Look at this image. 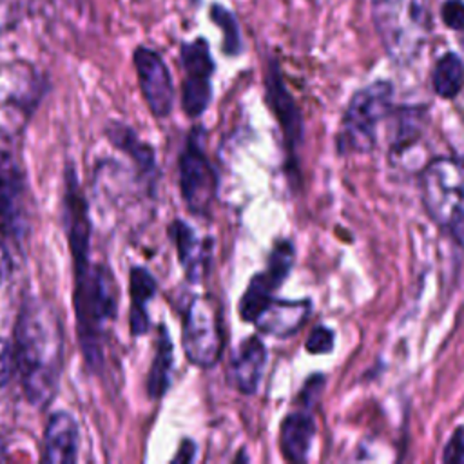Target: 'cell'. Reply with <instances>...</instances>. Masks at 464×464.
Instances as JSON below:
<instances>
[{"mask_svg":"<svg viewBox=\"0 0 464 464\" xmlns=\"http://www.w3.org/2000/svg\"><path fill=\"white\" fill-rule=\"evenodd\" d=\"M310 314L308 301H279L270 299L268 304L256 317L254 324L270 335L285 337L297 332Z\"/></svg>","mask_w":464,"mask_h":464,"instance_id":"8fae6325","label":"cell"},{"mask_svg":"<svg viewBox=\"0 0 464 464\" xmlns=\"http://www.w3.org/2000/svg\"><path fill=\"white\" fill-rule=\"evenodd\" d=\"M118 306V285L111 270L89 261L74 263V310L82 352L91 368L102 362V339Z\"/></svg>","mask_w":464,"mask_h":464,"instance_id":"7a4b0ae2","label":"cell"},{"mask_svg":"<svg viewBox=\"0 0 464 464\" xmlns=\"http://www.w3.org/2000/svg\"><path fill=\"white\" fill-rule=\"evenodd\" d=\"M25 0H0V27L13 24L24 11Z\"/></svg>","mask_w":464,"mask_h":464,"instance_id":"f1b7e54d","label":"cell"},{"mask_svg":"<svg viewBox=\"0 0 464 464\" xmlns=\"http://www.w3.org/2000/svg\"><path fill=\"white\" fill-rule=\"evenodd\" d=\"M172 341L169 337V332L165 326L160 328L158 343H156V353L152 359V366L147 379V392L152 399H160L169 384H170V373H172Z\"/></svg>","mask_w":464,"mask_h":464,"instance_id":"2e32d148","label":"cell"},{"mask_svg":"<svg viewBox=\"0 0 464 464\" xmlns=\"http://www.w3.org/2000/svg\"><path fill=\"white\" fill-rule=\"evenodd\" d=\"M440 16L450 29H464V2L462 0H446L440 5Z\"/></svg>","mask_w":464,"mask_h":464,"instance_id":"484cf974","label":"cell"},{"mask_svg":"<svg viewBox=\"0 0 464 464\" xmlns=\"http://www.w3.org/2000/svg\"><path fill=\"white\" fill-rule=\"evenodd\" d=\"M179 187L187 207L207 216L216 199V174L198 143L188 141L179 156Z\"/></svg>","mask_w":464,"mask_h":464,"instance_id":"52a82bcc","label":"cell"},{"mask_svg":"<svg viewBox=\"0 0 464 464\" xmlns=\"http://www.w3.org/2000/svg\"><path fill=\"white\" fill-rule=\"evenodd\" d=\"M442 460L444 462H464V428L455 430L453 437L446 444Z\"/></svg>","mask_w":464,"mask_h":464,"instance_id":"83f0119b","label":"cell"},{"mask_svg":"<svg viewBox=\"0 0 464 464\" xmlns=\"http://www.w3.org/2000/svg\"><path fill=\"white\" fill-rule=\"evenodd\" d=\"M372 18L386 53L411 60L430 31V0H372Z\"/></svg>","mask_w":464,"mask_h":464,"instance_id":"3957f363","label":"cell"},{"mask_svg":"<svg viewBox=\"0 0 464 464\" xmlns=\"http://www.w3.org/2000/svg\"><path fill=\"white\" fill-rule=\"evenodd\" d=\"M420 190L433 221L464 246V163L433 160L420 174Z\"/></svg>","mask_w":464,"mask_h":464,"instance_id":"277c9868","label":"cell"},{"mask_svg":"<svg viewBox=\"0 0 464 464\" xmlns=\"http://www.w3.org/2000/svg\"><path fill=\"white\" fill-rule=\"evenodd\" d=\"M11 257H9V252L7 248L4 246V243L0 241V286L4 285V281L9 277L11 274Z\"/></svg>","mask_w":464,"mask_h":464,"instance_id":"f546056e","label":"cell"},{"mask_svg":"<svg viewBox=\"0 0 464 464\" xmlns=\"http://www.w3.org/2000/svg\"><path fill=\"white\" fill-rule=\"evenodd\" d=\"M109 138H111L120 149L127 150L141 167H145V169L152 167V163H154L152 150H150L147 145H143V143L134 136L132 130L123 129L121 125H114V129L109 130Z\"/></svg>","mask_w":464,"mask_h":464,"instance_id":"603a6c76","label":"cell"},{"mask_svg":"<svg viewBox=\"0 0 464 464\" xmlns=\"http://www.w3.org/2000/svg\"><path fill=\"white\" fill-rule=\"evenodd\" d=\"M7 459V448H5V442L4 439L0 437V462H4Z\"/></svg>","mask_w":464,"mask_h":464,"instance_id":"4dcf8cb0","label":"cell"},{"mask_svg":"<svg viewBox=\"0 0 464 464\" xmlns=\"http://www.w3.org/2000/svg\"><path fill=\"white\" fill-rule=\"evenodd\" d=\"M212 96L210 76H198V74H185L183 89H181V103L183 111L188 116H199L208 107Z\"/></svg>","mask_w":464,"mask_h":464,"instance_id":"ffe728a7","label":"cell"},{"mask_svg":"<svg viewBox=\"0 0 464 464\" xmlns=\"http://www.w3.org/2000/svg\"><path fill=\"white\" fill-rule=\"evenodd\" d=\"M181 63H183L185 74L212 76L214 72V60L203 38H198L190 44L181 45Z\"/></svg>","mask_w":464,"mask_h":464,"instance_id":"44dd1931","label":"cell"},{"mask_svg":"<svg viewBox=\"0 0 464 464\" xmlns=\"http://www.w3.org/2000/svg\"><path fill=\"white\" fill-rule=\"evenodd\" d=\"M392 96V83L382 80L362 87L352 96L339 132L341 152H366L373 147L377 123L388 114Z\"/></svg>","mask_w":464,"mask_h":464,"instance_id":"5b68a950","label":"cell"},{"mask_svg":"<svg viewBox=\"0 0 464 464\" xmlns=\"http://www.w3.org/2000/svg\"><path fill=\"white\" fill-rule=\"evenodd\" d=\"M433 89L442 98H455L464 83V63L459 54L446 53L439 62L435 63L433 74H431Z\"/></svg>","mask_w":464,"mask_h":464,"instance_id":"e0dca14e","label":"cell"},{"mask_svg":"<svg viewBox=\"0 0 464 464\" xmlns=\"http://www.w3.org/2000/svg\"><path fill=\"white\" fill-rule=\"evenodd\" d=\"M22 194V174L14 158L0 150V216H11L16 210Z\"/></svg>","mask_w":464,"mask_h":464,"instance_id":"d6986e66","label":"cell"},{"mask_svg":"<svg viewBox=\"0 0 464 464\" xmlns=\"http://www.w3.org/2000/svg\"><path fill=\"white\" fill-rule=\"evenodd\" d=\"M210 16L214 24L223 31V51L227 54H237L241 51V33L236 16L219 4L212 5Z\"/></svg>","mask_w":464,"mask_h":464,"instance_id":"7402d4cb","label":"cell"},{"mask_svg":"<svg viewBox=\"0 0 464 464\" xmlns=\"http://www.w3.org/2000/svg\"><path fill=\"white\" fill-rule=\"evenodd\" d=\"M266 361V350L259 337L245 339L232 359V379L241 393H254L259 386Z\"/></svg>","mask_w":464,"mask_h":464,"instance_id":"7c38bea8","label":"cell"},{"mask_svg":"<svg viewBox=\"0 0 464 464\" xmlns=\"http://www.w3.org/2000/svg\"><path fill=\"white\" fill-rule=\"evenodd\" d=\"M277 286L279 285L266 272H261V274L254 276L250 285L246 286L241 301H239L241 317L248 323H254L256 317L261 314V310L274 297V290Z\"/></svg>","mask_w":464,"mask_h":464,"instance_id":"ac0fdd59","label":"cell"},{"mask_svg":"<svg viewBox=\"0 0 464 464\" xmlns=\"http://www.w3.org/2000/svg\"><path fill=\"white\" fill-rule=\"evenodd\" d=\"M181 341L192 364L210 368L219 361L223 332L218 304L210 297H196L187 306Z\"/></svg>","mask_w":464,"mask_h":464,"instance_id":"8992f818","label":"cell"},{"mask_svg":"<svg viewBox=\"0 0 464 464\" xmlns=\"http://www.w3.org/2000/svg\"><path fill=\"white\" fill-rule=\"evenodd\" d=\"M134 67L150 112L158 118L169 116L174 103V87L161 56L149 47H138L134 51Z\"/></svg>","mask_w":464,"mask_h":464,"instance_id":"ba28073f","label":"cell"},{"mask_svg":"<svg viewBox=\"0 0 464 464\" xmlns=\"http://www.w3.org/2000/svg\"><path fill=\"white\" fill-rule=\"evenodd\" d=\"M129 288H130V332L134 335H141L149 328V315H147V303L156 294V281L152 274L143 266H134L129 276Z\"/></svg>","mask_w":464,"mask_h":464,"instance_id":"5bb4252c","label":"cell"},{"mask_svg":"<svg viewBox=\"0 0 464 464\" xmlns=\"http://www.w3.org/2000/svg\"><path fill=\"white\" fill-rule=\"evenodd\" d=\"M308 408L310 406H304V410L286 415L281 424V451L292 462H303L308 457L315 431L314 417Z\"/></svg>","mask_w":464,"mask_h":464,"instance_id":"4fadbf2b","label":"cell"},{"mask_svg":"<svg viewBox=\"0 0 464 464\" xmlns=\"http://www.w3.org/2000/svg\"><path fill=\"white\" fill-rule=\"evenodd\" d=\"M265 87H266V100L285 130L286 143L288 147H294L301 138V116L294 98L285 87L279 67L274 60H270V63L266 65Z\"/></svg>","mask_w":464,"mask_h":464,"instance_id":"9c48e42d","label":"cell"},{"mask_svg":"<svg viewBox=\"0 0 464 464\" xmlns=\"http://www.w3.org/2000/svg\"><path fill=\"white\" fill-rule=\"evenodd\" d=\"M294 256H295V252H294V246H292L290 241H281V243H277V245L274 246L272 254H270L268 268H266L265 272H266L277 285H281V283L286 279V276H288V272H290V268H292V265H294Z\"/></svg>","mask_w":464,"mask_h":464,"instance_id":"cb8c5ba5","label":"cell"},{"mask_svg":"<svg viewBox=\"0 0 464 464\" xmlns=\"http://www.w3.org/2000/svg\"><path fill=\"white\" fill-rule=\"evenodd\" d=\"M170 236L176 243L178 248V256H179V263L183 265L187 277L190 281L199 279L203 266H205V259H207V246H203V243L198 239V236L194 234V230L183 223V221H174L170 227Z\"/></svg>","mask_w":464,"mask_h":464,"instance_id":"9a60e30c","label":"cell"},{"mask_svg":"<svg viewBox=\"0 0 464 464\" xmlns=\"http://www.w3.org/2000/svg\"><path fill=\"white\" fill-rule=\"evenodd\" d=\"M78 453V426L71 413L56 411L44 431L42 460L51 464H71Z\"/></svg>","mask_w":464,"mask_h":464,"instance_id":"30bf717a","label":"cell"},{"mask_svg":"<svg viewBox=\"0 0 464 464\" xmlns=\"http://www.w3.org/2000/svg\"><path fill=\"white\" fill-rule=\"evenodd\" d=\"M304 348L310 352V353H326L334 348V334L330 328L326 326H315L312 330V334L308 335L306 343H304Z\"/></svg>","mask_w":464,"mask_h":464,"instance_id":"d4e9b609","label":"cell"},{"mask_svg":"<svg viewBox=\"0 0 464 464\" xmlns=\"http://www.w3.org/2000/svg\"><path fill=\"white\" fill-rule=\"evenodd\" d=\"M14 372H16L14 350L7 339L0 337V388H4L11 381Z\"/></svg>","mask_w":464,"mask_h":464,"instance_id":"4316f807","label":"cell"},{"mask_svg":"<svg viewBox=\"0 0 464 464\" xmlns=\"http://www.w3.org/2000/svg\"><path fill=\"white\" fill-rule=\"evenodd\" d=\"M14 362L27 401L47 406L58 390L63 366V330L54 308L29 297L20 306L14 324Z\"/></svg>","mask_w":464,"mask_h":464,"instance_id":"6da1fadb","label":"cell"}]
</instances>
